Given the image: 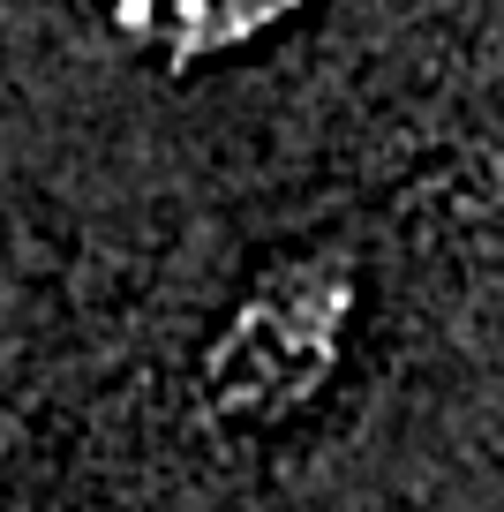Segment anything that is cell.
Masks as SVG:
<instances>
[{
  "instance_id": "cell-1",
  "label": "cell",
  "mask_w": 504,
  "mask_h": 512,
  "mask_svg": "<svg viewBox=\"0 0 504 512\" xmlns=\"http://www.w3.org/2000/svg\"><path fill=\"white\" fill-rule=\"evenodd\" d=\"M362 272L331 249L271 256L264 272L234 294L219 332L196 347V407L211 430L249 437L309 415L324 384L339 377V354L354 339Z\"/></svg>"
},
{
  "instance_id": "cell-2",
  "label": "cell",
  "mask_w": 504,
  "mask_h": 512,
  "mask_svg": "<svg viewBox=\"0 0 504 512\" xmlns=\"http://www.w3.org/2000/svg\"><path fill=\"white\" fill-rule=\"evenodd\" d=\"M309 0H106V31L158 68H196L294 23Z\"/></svg>"
}]
</instances>
